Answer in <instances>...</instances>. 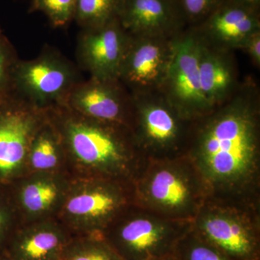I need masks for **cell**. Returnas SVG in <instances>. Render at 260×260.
I'll return each instance as SVG.
<instances>
[{"instance_id":"9a60e30c","label":"cell","mask_w":260,"mask_h":260,"mask_svg":"<svg viewBox=\"0 0 260 260\" xmlns=\"http://www.w3.org/2000/svg\"><path fill=\"white\" fill-rule=\"evenodd\" d=\"M202 40L226 50L242 49L246 39L260 30V11L232 0H223L196 26Z\"/></svg>"},{"instance_id":"cb8c5ba5","label":"cell","mask_w":260,"mask_h":260,"mask_svg":"<svg viewBox=\"0 0 260 260\" xmlns=\"http://www.w3.org/2000/svg\"><path fill=\"white\" fill-rule=\"evenodd\" d=\"M21 225L9 186L0 183V253L5 251L10 238Z\"/></svg>"},{"instance_id":"9c48e42d","label":"cell","mask_w":260,"mask_h":260,"mask_svg":"<svg viewBox=\"0 0 260 260\" xmlns=\"http://www.w3.org/2000/svg\"><path fill=\"white\" fill-rule=\"evenodd\" d=\"M202 41L194 27H186L174 39V55L160 92L181 116L193 121L211 110L200 84Z\"/></svg>"},{"instance_id":"4fadbf2b","label":"cell","mask_w":260,"mask_h":260,"mask_svg":"<svg viewBox=\"0 0 260 260\" xmlns=\"http://www.w3.org/2000/svg\"><path fill=\"white\" fill-rule=\"evenodd\" d=\"M73 177L64 173H28L8 184L22 224L57 218Z\"/></svg>"},{"instance_id":"7402d4cb","label":"cell","mask_w":260,"mask_h":260,"mask_svg":"<svg viewBox=\"0 0 260 260\" xmlns=\"http://www.w3.org/2000/svg\"><path fill=\"white\" fill-rule=\"evenodd\" d=\"M174 252L179 260H232L200 237L192 228L179 241Z\"/></svg>"},{"instance_id":"484cf974","label":"cell","mask_w":260,"mask_h":260,"mask_svg":"<svg viewBox=\"0 0 260 260\" xmlns=\"http://www.w3.org/2000/svg\"><path fill=\"white\" fill-rule=\"evenodd\" d=\"M223 0H177L187 27L196 26Z\"/></svg>"},{"instance_id":"f546056e","label":"cell","mask_w":260,"mask_h":260,"mask_svg":"<svg viewBox=\"0 0 260 260\" xmlns=\"http://www.w3.org/2000/svg\"><path fill=\"white\" fill-rule=\"evenodd\" d=\"M0 260H13L7 254L5 251L0 253Z\"/></svg>"},{"instance_id":"d4e9b609","label":"cell","mask_w":260,"mask_h":260,"mask_svg":"<svg viewBox=\"0 0 260 260\" xmlns=\"http://www.w3.org/2000/svg\"><path fill=\"white\" fill-rule=\"evenodd\" d=\"M19 60L16 50L0 28V102L12 93V79Z\"/></svg>"},{"instance_id":"4316f807","label":"cell","mask_w":260,"mask_h":260,"mask_svg":"<svg viewBox=\"0 0 260 260\" xmlns=\"http://www.w3.org/2000/svg\"><path fill=\"white\" fill-rule=\"evenodd\" d=\"M246 53L253 64L257 69L260 68V30L253 34L246 39L245 43L243 44L242 49Z\"/></svg>"},{"instance_id":"5bb4252c","label":"cell","mask_w":260,"mask_h":260,"mask_svg":"<svg viewBox=\"0 0 260 260\" xmlns=\"http://www.w3.org/2000/svg\"><path fill=\"white\" fill-rule=\"evenodd\" d=\"M129 39L119 19L101 26L81 29L76 45L78 68L91 78L119 80Z\"/></svg>"},{"instance_id":"30bf717a","label":"cell","mask_w":260,"mask_h":260,"mask_svg":"<svg viewBox=\"0 0 260 260\" xmlns=\"http://www.w3.org/2000/svg\"><path fill=\"white\" fill-rule=\"evenodd\" d=\"M45 111L11 93L0 102V183L10 184L26 174L30 143Z\"/></svg>"},{"instance_id":"8992f818","label":"cell","mask_w":260,"mask_h":260,"mask_svg":"<svg viewBox=\"0 0 260 260\" xmlns=\"http://www.w3.org/2000/svg\"><path fill=\"white\" fill-rule=\"evenodd\" d=\"M133 100L132 133L145 158L185 155L192 121L181 116L160 91L133 95Z\"/></svg>"},{"instance_id":"7c38bea8","label":"cell","mask_w":260,"mask_h":260,"mask_svg":"<svg viewBox=\"0 0 260 260\" xmlns=\"http://www.w3.org/2000/svg\"><path fill=\"white\" fill-rule=\"evenodd\" d=\"M63 106L90 119L114 123L131 129L133 95L119 80H100L89 77L73 87Z\"/></svg>"},{"instance_id":"ffe728a7","label":"cell","mask_w":260,"mask_h":260,"mask_svg":"<svg viewBox=\"0 0 260 260\" xmlns=\"http://www.w3.org/2000/svg\"><path fill=\"white\" fill-rule=\"evenodd\" d=\"M61 260H122L102 234L76 235L68 242Z\"/></svg>"},{"instance_id":"f1b7e54d","label":"cell","mask_w":260,"mask_h":260,"mask_svg":"<svg viewBox=\"0 0 260 260\" xmlns=\"http://www.w3.org/2000/svg\"><path fill=\"white\" fill-rule=\"evenodd\" d=\"M150 260H179V259L177 257V256L174 254V252H173L172 254H167V255L155 258V259Z\"/></svg>"},{"instance_id":"ba28073f","label":"cell","mask_w":260,"mask_h":260,"mask_svg":"<svg viewBox=\"0 0 260 260\" xmlns=\"http://www.w3.org/2000/svg\"><path fill=\"white\" fill-rule=\"evenodd\" d=\"M246 210L229 200L208 198L193 230L232 260H260L259 227Z\"/></svg>"},{"instance_id":"3957f363","label":"cell","mask_w":260,"mask_h":260,"mask_svg":"<svg viewBox=\"0 0 260 260\" xmlns=\"http://www.w3.org/2000/svg\"><path fill=\"white\" fill-rule=\"evenodd\" d=\"M149 160L134 181L135 204L167 218L193 222L208 196L192 162L186 155Z\"/></svg>"},{"instance_id":"277c9868","label":"cell","mask_w":260,"mask_h":260,"mask_svg":"<svg viewBox=\"0 0 260 260\" xmlns=\"http://www.w3.org/2000/svg\"><path fill=\"white\" fill-rule=\"evenodd\" d=\"M135 203L133 181L73 178L56 219L73 236L102 234Z\"/></svg>"},{"instance_id":"6da1fadb","label":"cell","mask_w":260,"mask_h":260,"mask_svg":"<svg viewBox=\"0 0 260 260\" xmlns=\"http://www.w3.org/2000/svg\"><path fill=\"white\" fill-rule=\"evenodd\" d=\"M259 136V90L251 79L192 121L184 155L200 174L208 198L234 201L255 185Z\"/></svg>"},{"instance_id":"44dd1931","label":"cell","mask_w":260,"mask_h":260,"mask_svg":"<svg viewBox=\"0 0 260 260\" xmlns=\"http://www.w3.org/2000/svg\"><path fill=\"white\" fill-rule=\"evenodd\" d=\"M124 0H76L74 21L81 29L101 26L119 18Z\"/></svg>"},{"instance_id":"ac0fdd59","label":"cell","mask_w":260,"mask_h":260,"mask_svg":"<svg viewBox=\"0 0 260 260\" xmlns=\"http://www.w3.org/2000/svg\"><path fill=\"white\" fill-rule=\"evenodd\" d=\"M201 41L200 84L212 109L232 97L242 83L239 80L234 51L211 47Z\"/></svg>"},{"instance_id":"8fae6325","label":"cell","mask_w":260,"mask_h":260,"mask_svg":"<svg viewBox=\"0 0 260 260\" xmlns=\"http://www.w3.org/2000/svg\"><path fill=\"white\" fill-rule=\"evenodd\" d=\"M175 37L130 36L119 80L132 95L160 91L172 63Z\"/></svg>"},{"instance_id":"5b68a950","label":"cell","mask_w":260,"mask_h":260,"mask_svg":"<svg viewBox=\"0 0 260 260\" xmlns=\"http://www.w3.org/2000/svg\"><path fill=\"white\" fill-rule=\"evenodd\" d=\"M192 222L173 220L132 205L102 233L122 260H150L172 254Z\"/></svg>"},{"instance_id":"52a82bcc","label":"cell","mask_w":260,"mask_h":260,"mask_svg":"<svg viewBox=\"0 0 260 260\" xmlns=\"http://www.w3.org/2000/svg\"><path fill=\"white\" fill-rule=\"evenodd\" d=\"M84 79L80 68L54 48L46 47L34 59H19L12 79V93L46 111L60 105Z\"/></svg>"},{"instance_id":"603a6c76","label":"cell","mask_w":260,"mask_h":260,"mask_svg":"<svg viewBox=\"0 0 260 260\" xmlns=\"http://www.w3.org/2000/svg\"><path fill=\"white\" fill-rule=\"evenodd\" d=\"M76 0H30L28 12H40L53 28H64L74 21Z\"/></svg>"},{"instance_id":"83f0119b","label":"cell","mask_w":260,"mask_h":260,"mask_svg":"<svg viewBox=\"0 0 260 260\" xmlns=\"http://www.w3.org/2000/svg\"><path fill=\"white\" fill-rule=\"evenodd\" d=\"M236 3L260 11V0H232Z\"/></svg>"},{"instance_id":"2e32d148","label":"cell","mask_w":260,"mask_h":260,"mask_svg":"<svg viewBox=\"0 0 260 260\" xmlns=\"http://www.w3.org/2000/svg\"><path fill=\"white\" fill-rule=\"evenodd\" d=\"M119 20L135 37L174 38L187 27L177 0H124Z\"/></svg>"},{"instance_id":"d6986e66","label":"cell","mask_w":260,"mask_h":260,"mask_svg":"<svg viewBox=\"0 0 260 260\" xmlns=\"http://www.w3.org/2000/svg\"><path fill=\"white\" fill-rule=\"evenodd\" d=\"M34 172L70 174L60 135L49 120L47 113L45 119L36 132L28 149L26 174Z\"/></svg>"},{"instance_id":"7a4b0ae2","label":"cell","mask_w":260,"mask_h":260,"mask_svg":"<svg viewBox=\"0 0 260 260\" xmlns=\"http://www.w3.org/2000/svg\"><path fill=\"white\" fill-rule=\"evenodd\" d=\"M46 113L60 135L72 177L134 182L146 165L127 126L85 117L60 105Z\"/></svg>"},{"instance_id":"e0dca14e","label":"cell","mask_w":260,"mask_h":260,"mask_svg":"<svg viewBox=\"0 0 260 260\" xmlns=\"http://www.w3.org/2000/svg\"><path fill=\"white\" fill-rule=\"evenodd\" d=\"M73 236L57 219L22 224L5 251L13 260H61Z\"/></svg>"}]
</instances>
